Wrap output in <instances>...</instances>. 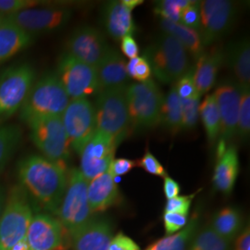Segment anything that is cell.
Returning a JSON list of instances; mask_svg holds the SVG:
<instances>
[{
    "label": "cell",
    "mask_w": 250,
    "mask_h": 250,
    "mask_svg": "<svg viewBox=\"0 0 250 250\" xmlns=\"http://www.w3.org/2000/svg\"><path fill=\"white\" fill-rule=\"evenodd\" d=\"M136 166V161L129 159H114L111 161L108 171L115 178L117 176H124L130 172Z\"/></svg>",
    "instance_id": "7bdbcfd3"
},
{
    "label": "cell",
    "mask_w": 250,
    "mask_h": 250,
    "mask_svg": "<svg viewBox=\"0 0 250 250\" xmlns=\"http://www.w3.org/2000/svg\"><path fill=\"white\" fill-rule=\"evenodd\" d=\"M161 125L172 134L182 130V105L181 99L172 86L164 97L161 107Z\"/></svg>",
    "instance_id": "f1b7e54d"
},
{
    "label": "cell",
    "mask_w": 250,
    "mask_h": 250,
    "mask_svg": "<svg viewBox=\"0 0 250 250\" xmlns=\"http://www.w3.org/2000/svg\"><path fill=\"white\" fill-rule=\"evenodd\" d=\"M26 191L21 186L11 188L0 218V249L11 250L25 239L34 217Z\"/></svg>",
    "instance_id": "5b68a950"
},
{
    "label": "cell",
    "mask_w": 250,
    "mask_h": 250,
    "mask_svg": "<svg viewBox=\"0 0 250 250\" xmlns=\"http://www.w3.org/2000/svg\"><path fill=\"white\" fill-rule=\"evenodd\" d=\"M199 115L205 128L208 143L211 146L217 141L221 131L219 108L213 94L208 95L199 107Z\"/></svg>",
    "instance_id": "f546056e"
},
{
    "label": "cell",
    "mask_w": 250,
    "mask_h": 250,
    "mask_svg": "<svg viewBox=\"0 0 250 250\" xmlns=\"http://www.w3.org/2000/svg\"><path fill=\"white\" fill-rule=\"evenodd\" d=\"M62 121L71 147L80 155L97 132L94 105L87 99H72Z\"/></svg>",
    "instance_id": "8fae6325"
},
{
    "label": "cell",
    "mask_w": 250,
    "mask_h": 250,
    "mask_svg": "<svg viewBox=\"0 0 250 250\" xmlns=\"http://www.w3.org/2000/svg\"><path fill=\"white\" fill-rule=\"evenodd\" d=\"M144 57L149 63L155 77L164 83L177 82L190 70L187 49L177 39L166 33L146 47Z\"/></svg>",
    "instance_id": "3957f363"
},
{
    "label": "cell",
    "mask_w": 250,
    "mask_h": 250,
    "mask_svg": "<svg viewBox=\"0 0 250 250\" xmlns=\"http://www.w3.org/2000/svg\"><path fill=\"white\" fill-rule=\"evenodd\" d=\"M56 74L71 100L87 99L99 93L96 68L69 54L61 56Z\"/></svg>",
    "instance_id": "30bf717a"
},
{
    "label": "cell",
    "mask_w": 250,
    "mask_h": 250,
    "mask_svg": "<svg viewBox=\"0 0 250 250\" xmlns=\"http://www.w3.org/2000/svg\"><path fill=\"white\" fill-rule=\"evenodd\" d=\"M162 220L166 235H170L178 232L186 227L188 223V216L172 212H164Z\"/></svg>",
    "instance_id": "60d3db41"
},
{
    "label": "cell",
    "mask_w": 250,
    "mask_h": 250,
    "mask_svg": "<svg viewBox=\"0 0 250 250\" xmlns=\"http://www.w3.org/2000/svg\"><path fill=\"white\" fill-rule=\"evenodd\" d=\"M136 165L152 175L163 178L167 175L162 164L150 151L146 152L143 157L136 161Z\"/></svg>",
    "instance_id": "f35d334b"
},
{
    "label": "cell",
    "mask_w": 250,
    "mask_h": 250,
    "mask_svg": "<svg viewBox=\"0 0 250 250\" xmlns=\"http://www.w3.org/2000/svg\"><path fill=\"white\" fill-rule=\"evenodd\" d=\"M87 188L88 181L83 176L79 169L70 170L66 191L57 214L69 236L88 224L93 218Z\"/></svg>",
    "instance_id": "52a82bcc"
},
{
    "label": "cell",
    "mask_w": 250,
    "mask_h": 250,
    "mask_svg": "<svg viewBox=\"0 0 250 250\" xmlns=\"http://www.w3.org/2000/svg\"><path fill=\"white\" fill-rule=\"evenodd\" d=\"M25 240L29 250H67L71 243L59 219L48 213L34 215Z\"/></svg>",
    "instance_id": "4fadbf2b"
},
{
    "label": "cell",
    "mask_w": 250,
    "mask_h": 250,
    "mask_svg": "<svg viewBox=\"0 0 250 250\" xmlns=\"http://www.w3.org/2000/svg\"><path fill=\"white\" fill-rule=\"evenodd\" d=\"M117 146L112 138L96 132L80 154L81 173L88 183L108 170Z\"/></svg>",
    "instance_id": "2e32d148"
},
{
    "label": "cell",
    "mask_w": 250,
    "mask_h": 250,
    "mask_svg": "<svg viewBox=\"0 0 250 250\" xmlns=\"http://www.w3.org/2000/svg\"><path fill=\"white\" fill-rule=\"evenodd\" d=\"M195 196L196 194L190 196H177L171 199H168L165 204L164 212H172L188 216L193 198Z\"/></svg>",
    "instance_id": "ab89813d"
},
{
    "label": "cell",
    "mask_w": 250,
    "mask_h": 250,
    "mask_svg": "<svg viewBox=\"0 0 250 250\" xmlns=\"http://www.w3.org/2000/svg\"><path fill=\"white\" fill-rule=\"evenodd\" d=\"M121 49L124 55L130 60L138 57L139 54V46L132 36H126L122 39Z\"/></svg>",
    "instance_id": "f6af8a7d"
},
{
    "label": "cell",
    "mask_w": 250,
    "mask_h": 250,
    "mask_svg": "<svg viewBox=\"0 0 250 250\" xmlns=\"http://www.w3.org/2000/svg\"><path fill=\"white\" fill-rule=\"evenodd\" d=\"M224 62V53L217 47L205 51L197 59L193 77L200 97L214 86L218 73Z\"/></svg>",
    "instance_id": "603a6c76"
},
{
    "label": "cell",
    "mask_w": 250,
    "mask_h": 250,
    "mask_svg": "<svg viewBox=\"0 0 250 250\" xmlns=\"http://www.w3.org/2000/svg\"><path fill=\"white\" fill-rule=\"evenodd\" d=\"M194 68L190 69L185 75H183L175 84V90L181 99H193L200 98L197 93L196 84L194 82Z\"/></svg>",
    "instance_id": "8d00e7d4"
},
{
    "label": "cell",
    "mask_w": 250,
    "mask_h": 250,
    "mask_svg": "<svg viewBox=\"0 0 250 250\" xmlns=\"http://www.w3.org/2000/svg\"><path fill=\"white\" fill-rule=\"evenodd\" d=\"M111 50L103 34L97 28L81 26L69 37L66 53L73 58L97 67Z\"/></svg>",
    "instance_id": "9a60e30c"
},
{
    "label": "cell",
    "mask_w": 250,
    "mask_h": 250,
    "mask_svg": "<svg viewBox=\"0 0 250 250\" xmlns=\"http://www.w3.org/2000/svg\"><path fill=\"white\" fill-rule=\"evenodd\" d=\"M21 138L22 132L18 125L0 126V171L5 168L18 148Z\"/></svg>",
    "instance_id": "4dcf8cb0"
},
{
    "label": "cell",
    "mask_w": 250,
    "mask_h": 250,
    "mask_svg": "<svg viewBox=\"0 0 250 250\" xmlns=\"http://www.w3.org/2000/svg\"><path fill=\"white\" fill-rule=\"evenodd\" d=\"M213 96L221 119L220 136L222 142L225 143L232 139L237 133L241 91L238 84L224 82L216 88Z\"/></svg>",
    "instance_id": "e0dca14e"
},
{
    "label": "cell",
    "mask_w": 250,
    "mask_h": 250,
    "mask_svg": "<svg viewBox=\"0 0 250 250\" xmlns=\"http://www.w3.org/2000/svg\"><path fill=\"white\" fill-rule=\"evenodd\" d=\"M161 26L164 33L177 39L195 59H198L205 52V45L196 30L185 26L180 22H172L163 19H161Z\"/></svg>",
    "instance_id": "83f0119b"
},
{
    "label": "cell",
    "mask_w": 250,
    "mask_h": 250,
    "mask_svg": "<svg viewBox=\"0 0 250 250\" xmlns=\"http://www.w3.org/2000/svg\"><path fill=\"white\" fill-rule=\"evenodd\" d=\"M40 3L36 0H0V13L9 16L25 9L36 8Z\"/></svg>",
    "instance_id": "74e56055"
},
{
    "label": "cell",
    "mask_w": 250,
    "mask_h": 250,
    "mask_svg": "<svg viewBox=\"0 0 250 250\" xmlns=\"http://www.w3.org/2000/svg\"><path fill=\"white\" fill-rule=\"evenodd\" d=\"M240 87V86H239ZM241 99L238 115L237 133L242 140L250 137V87H240Z\"/></svg>",
    "instance_id": "836d02e7"
},
{
    "label": "cell",
    "mask_w": 250,
    "mask_h": 250,
    "mask_svg": "<svg viewBox=\"0 0 250 250\" xmlns=\"http://www.w3.org/2000/svg\"><path fill=\"white\" fill-rule=\"evenodd\" d=\"M200 216L194 212L184 229L176 233L165 235L152 243L145 250H188L190 244L200 229Z\"/></svg>",
    "instance_id": "4316f807"
},
{
    "label": "cell",
    "mask_w": 250,
    "mask_h": 250,
    "mask_svg": "<svg viewBox=\"0 0 250 250\" xmlns=\"http://www.w3.org/2000/svg\"><path fill=\"white\" fill-rule=\"evenodd\" d=\"M87 197L93 214L104 212L119 205L122 201V195L115 178L108 170L90 181Z\"/></svg>",
    "instance_id": "d6986e66"
},
{
    "label": "cell",
    "mask_w": 250,
    "mask_h": 250,
    "mask_svg": "<svg viewBox=\"0 0 250 250\" xmlns=\"http://www.w3.org/2000/svg\"><path fill=\"white\" fill-rule=\"evenodd\" d=\"M6 194H5V190L3 187L1 186L0 184V218H1V215L3 212V209H4V206H5V202H6Z\"/></svg>",
    "instance_id": "681fc988"
},
{
    "label": "cell",
    "mask_w": 250,
    "mask_h": 250,
    "mask_svg": "<svg viewBox=\"0 0 250 250\" xmlns=\"http://www.w3.org/2000/svg\"><path fill=\"white\" fill-rule=\"evenodd\" d=\"M0 250H2V249H0Z\"/></svg>",
    "instance_id": "f5cc1de1"
},
{
    "label": "cell",
    "mask_w": 250,
    "mask_h": 250,
    "mask_svg": "<svg viewBox=\"0 0 250 250\" xmlns=\"http://www.w3.org/2000/svg\"><path fill=\"white\" fill-rule=\"evenodd\" d=\"M126 66L125 59L111 48L106 58L96 67L99 92L126 88L130 79Z\"/></svg>",
    "instance_id": "44dd1931"
},
{
    "label": "cell",
    "mask_w": 250,
    "mask_h": 250,
    "mask_svg": "<svg viewBox=\"0 0 250 250\" xmlns=\"http://www.w3.org/2000/svg\"><path fill=\"white\" fill-rule=\"evenodd\" d=\"M163 192L167 200L171 199L178 196L179 193L181 192V187L174 179L166 175L163 182Z\"/></svg>",
    "instance_id": "7dc6e473"
},
{
    "label": "cell",
    "mask_w": 250,
    "mask_h": 250,
    "mask_svg": "<svg viewBox=\"0 0 250 250\" xmlns=\"http://www.w3.org/2000/svg\"><path fill=\"white\" fill-rule=\"evenodd\" d=\"M114 232L107 217L92 218L88 224L70 236L73 250H108Z\"/></svg>",
    "instance_id": "ac0fdd59"
},
{
    "label": "cell",
    "mask_w": 250,
    "mask_h": 250,
    "mask_svg": "<svg viewBox=\"0 0 250 250\" xmlns=\"http://www.w3.org/2000/svg\"><path fill=\"white\" fill-rule=\"evenodd\" d=\"M36 40L7 16L0 22V63L26 49Z\"/></svg>",
    "instance_id": "cb8c5ba5"
},
{
    "label": "cell",
    "mask_w": 250,
    "mask_h": 250,
    "mask_svg": "<svg viewBox=\"0 0 250 250\" xmlns=\"http://www.w3.org/2000/svg\"><path fill=\"white\" fill-rule=\"evenodd\" d=\"M108 250H141L139 246L123 232H118L112 237Z\"/></svg>",
    "instance_id": "ee69618b"
},
{
    "label": "cell",
    "mask_w": 250,
    "mask_h": 250,
    "mask_svg": "<svg viewBox=\"0 0 250 250\" xmlns=\"http://www.w3.org/2000/svg\"><path fill=\"white\" fill-rule=\"evenodd\" d=\"M221 150L218 154V161L215 165L212 183L216 191L225 196L232 194L239 174V158L235 146H230L224 149L221 144Z\"/></svg>",
    "instance_id": "ffe728a7"
},
{
    "label": "cell",
    "mask_w": 250,
    "mask_h": 250,
    "mask_svg": "<svg viewBox=\"0 0 250 250\" xmlns=\"http://www.w3.org/2000/svg\"><path fill=\"white\" fill-rule=\"evenodd\" d=\"M30 137L45 159L66 165L71 155V146L62 117H49L28 125Z\"/></svg>",
    "instance_id": "ba28073f"
},
{
    "label": "cell",
    "mask_w": 250,
    "mask_h": 250,
    "mask_svg": "<svg viewBox=\"0 0 250 250\" xmlns=\"http://www.w3.org/2000/svg\"><path fill=\"white\" fill-rule=\"evenodd\" d=\"M182 130H192L197 124L199 116L200 98L181 99Z\"/></svg>",
    "instance_id": "e575fe53"
},
{
    "label": "cell",
    "mask_w": 250,
    "mask_h": 250,
    "mask_svg": "<svg viewBox=\"0 0 250 250\" xmlns=\"http://www.w3.org/2000/svg\"><path fill=\"white\" fill-rule=\"evenodd\" d=\"M224 61L232 71L240 87H250V45L247 38L239 39L228 46Z\"/></svg>",
    "instance_id": "d4e9b609"
},
{
    "label": "cell",
    "mask_w": 250,
    "mask_h": 250,
    "mask_svg": "<svg viewBox=\"0 0 250 250\" xmlns=\"http://www.w3.org/2000/svg\"><path fill=\"white\" fill-rule=\"evenodd\" d=\"M70 101L57 74L48 73L35 82L20 108V117L27 125L44 118L62 117Z\"/></svg>",
    "instance_id": "7a4b0ae2"
},
{
    "label": "cell",
    "mask_w": 250,
    "mask_h": 250,
    "mask_svg": "<svg viewBox=\"0 0 250 250\" xmlns=\"http://www.w3.org/2000/svg\"><path fill=\"white\" fill-rule=\"evenodd\" d=\"M199 36L205 46L227 35L236 20L237 8L232 1L205 0L199 2Z\"/></svg>",
    "instance_id": "7c38bea8"
},
{
    "label": "cell",
    "mask_w": 250,
    "mask_h": 250,
    "mask_svg": "<svg viewBox=\"0 0 250 250\" xmlns=\"http://www.w3.org/2000/svg\"><path fill=\"white\" fill-rule=\"evenodd\" d=\"M72 16V10L68 8H33L7 17L27 34L36 37L61 30Z\"/></svg>",
    "instance_id": "5bb4252c"
},
{
    "label": "cell",
    "mask_w": 250,
    "mask_h": 250,
    "mask_svg": "<svg viewBox=\"0 0 250 250\" xmlns=\"http://www.w3.org/2000/svg\"><path fill=\"white\" fill-rule=\"evenodd\" d=\"M230 242L224 240L209 225L201 227L188 250H232Z\"/></svg>",
    "instance_id": "1f68e13d"
},
{
    "label": "cell",
    "mask_w": 250,
    "mask_h": 250,
    "mask_svg": "<svg viewBox=\"0 0 250 250\" xmlns=\"http://www.w3.org/2000/svg\"><path fill=\"white\" fill-rule=\"evenodd\" d=\"M127 72L130 78L144 83L150 80L152 72L150 65L145 57H136L127 63Z\"/></svg>",
    "instance_id": "d590c367"
},
{
    "label": "cell",
    "mask_w": 250,
    "mask_h": 250,
    "mask_svg": "<svg viewBox=\"0 0 250 250\" xmlns=\"http://www.w3.org/2000/svg\"><path fill=\"white\" fill-rule=\"evenodd\" d=\"M180 23L198 32L200 27V10L199 2L193 1L181 13Z\"/></svg>",
    "instance_id": "b9f144b4"
},
{
    "label": "cell",
    "mask_w": 250,
    "mask_h": 250,
    "mask_svg": "<svg viewBox=\"0 0 250 250\" xmlns=\"http://www.w3.org/2000/svg\"><path fill=\"white\" fill-rule=\"evenodd\" d=\"M5 17H6L5 15H3V14H1V13H0V22H1V21H2L3 20H4V18H5Z\"/></svg>",
    "instance_id": "816d5d0a"
},
{
    "label": "cell",
    "mask_w": 250,
    "mask_h": 250,
    "mask_svg": "<svg viewBox=\"0 0 250 250\" xmlns=\"http://www.w3.org/2000/svg\"><path fill=\"white\" fill-rule=\"evenodd\" d=\"M94 107L97 132L112 138L118 145L130 134L133 127L129 116L125 88L99 92Z\"/></svg>",
    "instance_id": "277c9868"
},
{
    "label": "cell",
    "mask_w": 250,
    "mask_h": 250,
    "mask_svg": "<svg viewBox=\"0 0 250 250\" xmlns=\"http://www.w3.org/2000/svg\"><path fill=\"white\" fill-rule=\"evenodd\" d=\"M233 242V250H250V225L244 226Z\"/></svg>",
    "instance_id": "bcb514c9"
},
{
    "label": "cell",
    "mask_w": 250,
    "mask_h": 250,
    "mask_svg": "<svg viewBox=\"0 0 250 250\" xmlns=\"http://www.w3.org/2000/svg\"><path fill=\"white\" fill-rule=\"evenodd\" d=\"M35 81V69L29 64L13 66L2 72L0 75V120H6L20 110Z\"/></svg>",
    "instance_id": "9c48e42d"
},
{
    "label": "cell",
    "mask_w": 250,
    "mask_h": 250,
    "mask_svg": "<svg viewBox=\"0 0 250 250\" xmlns=\"http://www.w3.org/2000/svg\"><path fill=\"white\" fill-rule=\"evenodd\" d=\"M192 2L190 0H163L158 2L154 11L161 19L180 22L182 11Z\"/></svg>",
    "instance_id": "d6a6232c"
},
{
    "label": "cell",
    "mask_w": 250,
    "mask_h": 250,
    "mask_svg": "<svg viewBox=\"0 0 250 250\" xmlns=\"http://www.w3.org/2000/svg\"><path fill=\"white\" fill-rule=\"evenodd\" d=\"M11 250H29V247L27 245L26 240L24 239V240L20 242Z\"/></svg>",
    "instance_id": "f907efd6"
},
{
    "label": "cell",
    "mask_w": 250,
    "mask_h": 250,
    "mask_svg": "<svg viewBox=\"0 0 250 250\" xmlns=\"http://www.w3.org/2000/svg\"><path fill=\"white\" fill-rule=\"evenodd\" d=\"M122 2L128 9H130L131 10H133L134 8H136L137 6H139L143 3L142 0H123Z\"/></svg>",
    "instance_id": "c3c4849f"
},
{
    "label": "cell",
    "mask_w": 250,
    "mask_h": 250,
    "mask_svg": "<svg viewBox=\"0 0 250 250\" xmlns=\"http://www.w3.org/2000/svg\"><path fill=\"white\" fill-rule=\"evenodd\" d=\"M102 21L107 35L115 40L132 36L135 32L132 10L122 1L108 2L102 12Z\"/></svg>",
    "instance_id": "7402d4cb"
},
{
    "label": "cell",
    "mask_w": 250,
    "mask_h": 250,
    "mask_svg": "<svg viewBox=\"0 0 250 250\" xmlns=\"http://www.w3.org/2000/svg\"><path fill=\"white\" fill-rule=\"evenodd\" d=\"M21 187L48 214H58L68 183L66 165L32 155L19 163Z\"/></svg>",
    "instance_id": "6da1fadb"
},
{
    "label": "cell",
    "mask_w": 250,
    "mask_h": 250,
    "mask_svg": "<svg viewBox=\"0 0 250 250\" xmlns=\"http://www.w3.org/2000/svg\"><path fill=\"white\" fill-rule=\"evenodd\" d=\"M209 226L219 236L232 243L244 228L241 211L236 207H224L215 213Z\"/></svg>",
    "instance_id": "484cf974"
},
{
    "label": "cell",
    "mask_w": 250,
    "mask_h": 250,
    "mask_svg": "<svg viewBox=\"0 0 250 250\" xmlns=\"http://www.w3.org/2000/svg\"><path fill=\"white\" fill-rule=\"evenodd\" d=\"M125 96L133 129H150L161 125L164 96L154 81L127 86Z\"/></svg>",
    "instance_id": "8992f818"
}]
</instances>
